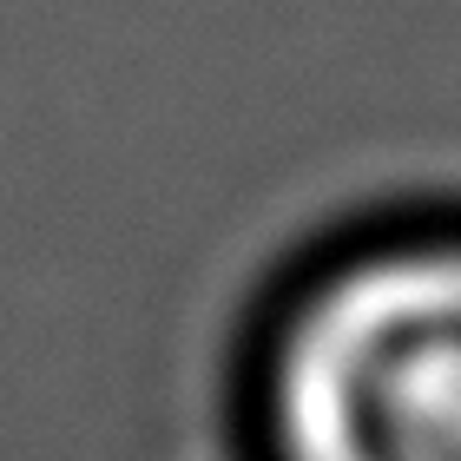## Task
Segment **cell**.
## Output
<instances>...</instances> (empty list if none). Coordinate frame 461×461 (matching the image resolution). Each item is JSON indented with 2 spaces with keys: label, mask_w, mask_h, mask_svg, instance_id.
<instances>
[{
  "label": "cell",
  "mask_w": 461,
  "mask_h": 461,
  "mask_svg": "<svg viewBox=\"0 0 461 461\" xmlns=\"http://www.w3.org/2000/svg\"><path fill=\"white\" fill-rule=\"evenodd\" d=\"M258 422L270 461H461V224H375L290 270Z\"/></svg>",
  "instance_id": "cell-1"
}]
</instances>
